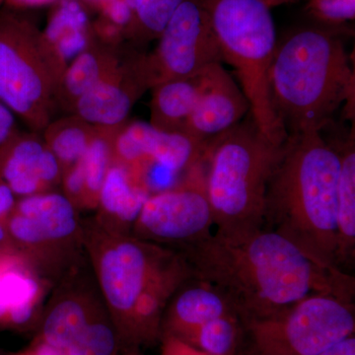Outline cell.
I'll use <instances>...</instances> for the list:
<instances>
[{
	"mask_svg": "<svg viewBox=\"0 0 355 355\" xmlns=\"http://www.w3.org/2000/svg\"><path fill=\"white\" fill-rule=\"evenodd\" d=\"M220 48L223 62L232 65L250 114L261 132L277 144L287 139L270 101V77L277 33L263 0H202Z\"/></svg>",
	"mask_w": 355,
	"mask_h": 355,
	"instance_id": "obj_6",
	"label": "cell"
},
{
	"mask_svg": "<svg viewBox=\"0 0 355 355\" xmlns=\"http://www.w3.org/2000/svg\"><path fill=\"white\" fill-rule=\"evenodd\" d=\"M340 157L323 133L287 137L266 189L263 228L293 243L322 268L336 266Z\"/></svg>",
	"mask_w": 355,
	"mask_h": 355,
	"instance_id": "obj_3",
	"label": "cell"
},
{
	"mask_svg": "<svg viewBox=\"0 0 355 355\" xmlns=\"http://www.w3.org/2000/svg\"><path fill=\"white\" fill-rule=\"evenodd\" d=\"M53 284L17 253L0 261V331H36Z\"/></svg>",
	"mask_w": 355,
	"mask_h": 355,
	"instance_id": "obj_16",
	"label": "cell"
},
{
	"mask_svg": "<svg viewBox=\"0 0 355 355\" xmlns=\"http://www.w3.org/2000/svg\"><path fill=\"white\" fill-rule=\"evenodd\" d=\"M214 226L200 156L174 186L147 198L132 235L178 250L209 237Z\"/></svg>",
	"mask_w": 355,
	"mask_h": 355,
	"instance_id": "obj_10",
	"label": "cell"
},
{
	"mask_svg": "<svg viewBox=\"0 0 355 355\" xmlns=\"http://www.w3.org/2000/svg\"><path fill=\"white\" fill-rule=\"evenodd\" d=\"M299 0H287V3H295V2H298Z\"/></svg>",
	"mask_w": 355,
	"mask_h": 355,
	"instance_id": "obj_40",
	"label": "cell"
},
{
	"mask_svg": "<svg viewBox=\"0 0 355 355\" xmlns=\"http://www.w3.org/2000/svg\"><path fill=\"white\" fill-rule=\"evenodd\" d=\"M28 10H0V101L34 132L55 113L57 80L44 53L42 29Z\"/></svg>",
	"mask_w": 355,
	"mask_h": 355,
	"instance_id": "obj_7",
	"label": "cell"
},
{
	"mask_svg": "<svg viewBox=\"0 0 355 355\" xmlns=\"http://www.w3.org/2000/svg\"><path fill=\"white\" fill-rule=\"evenodd\" d=\"M62 171L43 137L15 130L0 146V180L17 198L55 191Z\"/></svg>",
	"mask_w": 355,
	"mask_h": 355,
	"instance_id": "obj_15",
	"label": "cell"
},
{
	"mask_svg": "<svg viewBox=\"0 0 355 355\" xmlns=\"http://www.w3.org/2000/svg\"><path fill=\"white\" fill-rule=\"evenodd\" d=\"M263 1L266 2V6L270 7V8L287 4V0H263Z\"/></svg>",
	"mask_w": 355,
	"mask_h": 355,
	"instance_id": "obj_36",
	"label": "cell"
},
{
	"mask_svg": "<svg viewBox=\"0 0 355 355\" xmlns=\"http://www.w3.org/2000/svg\"><path fill=\"white\" fill-rule=\"evenodd\" d=\"M15 114L0 101V146L15 132Z\"/></svg>",
	"mask_w": 355,
	"mask_h": 355,
	"instance_id": "obj_31",
	"label": "cell"
},
{
	"mask_svg": "<svg viewBox=\"0 0 355 355\" xmlns=\"http://www.w3.org/2000/svg\"><path fill=\"white\" fill-rule=\"evenodd\" d=\"M284 146L266 137L250 113L205 141L202 160L216 231L263 227L266 189Z\"/></svg>",
	"mask_w": 355,
	"mask_h": 355,
	"instance_id": "obj_5",
	"label": "cell"
},
{
	"mask_svg": "<svg viewBox=\"0 0 355 355\" xmlns=\"http://www.w3.org/2000/svg\"><path fill=\"white\" fill-rule=\"evenodd\" d=\"M340 157L336 193V266L343 272L355 263V140L354 130L345 137L329 139ZM349 273V272H347Z\"/></svg>",
	"mask_w": 355,
	"mask_h": 355,
	"instance_id": "obj_22",
	"label": "cell"
},
{
	"mask_svg": "<svg viewBox=\"0 0 355 355\" xmlns=\"http://www.w3.org/2000/svg\"><path fill=\"white\" fill-rule=\"evenodd\" d=\"M107 313L109 311L85 257L53 286L34 338L64 352Z\"/></svg>",
	"mask_w": 355,
	"mask_h": 355,
	"instance_id": "obj_12",
	"label": "cell"
},
{
	"mask_svg": "<svg viewBox=\"0 0 355 355\" xmlns=\"http://www.w3.org/2000/svg\"><path fill=\"white\" fill-rule=\"evenodd\" d=\"M99 128L71 114L51 120L44 128L43 139L64 173L81 160Z\"/></svg>",
	"mask_w": 355,
	"mask_h": 355,
	"instance_id": "obj_24",
	"label": "cell"
},
{
	"mask_svg": "<svg viewBox=\"0 0 355 355\" xmlns=\"http://www.w3.org/2000/svg\"><path fill=\"white\" fill-rule=\"evenodd\" d=\"M227 315L239 313L225 292L193 277L170 299L163 314L161 333L184 342L202 324Z\"/></svg>",
	"mask_w": 355,
	"mask_h": 355,
	"instance_id": "obj_18",
	"label": "cell"
},
{
	"mask_svg": "<svg viewBox=\"0 0 355 355\" xmlns=\"http://www.w3.org/2000/svg\"><path fill=\"white\" fill-rule=\"evenodd\" d=\"M79 1L89 13L92 12L97 15L108 7L118 6V4H127L132 6L133 9V0H79Z\"/></svg>",
	"mask_w": 355,
	"mask_h": 355,
	"instance_id": "obj_33",
	"label": "cell"
},
{
	"mask_svg": "<svg viewBox=\"0 0 355 355\" xmlns=\"http://www.w3.org/2000/svg\"><path fill=\"white\" fill-rule=\"evenodd\" d=\"M80 211L57 191L17 198L8 220L11 247L55 286L85 258Z\"/></svg>",
	"mask_w": 355,
	"mask_h": 355,
	"instance_id": "obj_8",
	"label": "cell"
},
{
	"mask_svg": "<svg viewBox=\"0 0 355 355\" xmlns=\"http://www.w3.org/2000/svg\"><path fill=\"white\" fill-rule=\"evenodd\" d=\"M155 50L144 53L149 88L200 73L223 58L202 0H184L165 26Z\"/></svg>",
	"mask_w": 355,
	"mask_h": 355,
	"instance_id": "obj_11",
	"label": "cell"
},
{
	"mask_svg": "<svg viewBox=\"0 0 355 355\" xmlns=\"http://www.w3.org/2000/svg\"><path fill=\"white\" fill-rule=\"evenodd\" d=\"M6 355H64L58 349H53L51 345L42 342L38 338H34L32 342L25 347L24 349L17 352H9Z\"/></svg>",
	"mask_w": 355,
	"mask_h": 355,
	"instance_id": "obj_32",
	"label": "cell"
},
{
	"mask_svg": "<svg viewBox=\"0 0 355 355\" xmlns=\"http://www.w3.org/2000/svg\"><path fill=\"white\" fill-rule=\"evenodd\" d=\"M306 12L324 27L343 28L355 18V0H308Z\"/></svg>",
	"mask_w": 355,
	"mask_h": 355,
	"instance_id": "obj_28",
	"label": "cell"
},
{
	"mask_svg": "<svg viewBox=\"0 0 355 355\" xmlns=\"http://www.w3.org/2000/svg\"><path fill=\"white\" fill-rule=\"evenodd\" d=\"M343 28H301L277 43L270 65L273 112L287 137L323 132L343 105L354 116V70Z\"/></svg>",
	"mask_w": 355,
	"mask_h": 355,
	"instance_id": "obj_4",
	"label": "cell"
},
{
	"mask_svg": "<svg viewBox=\"0 0 355 355\" xmlns=\"http://www.w3.org/2000/svg\"><path fill=\"white\" fill-rule=\"evenodd\" d=\"M84 251L120 336L123 350L160 343L170 299L193 277L183 254L172 248L112 234L83 221Z\"/></svg>",
	"mask_w": 355,
	"mask_h": 355,
	"instance_id": "obj_2",
	"label": "cell"
},
{
	"mask_svg": "<svg viewBox=\"0 0 355 355\" xmlns=\"http://www.w3.org/2000/svg\"><path fill=\"white\" fill-rule=\"evenodd\" d=\"M249 113L250 103L242 89L222 64H214L209 67L205 87L182 133L205 142L234 127Z\"/></svg>",
	"mask_w": 355,
	"mask_h": 355,
	"instance_id": "obj_17",
	"label": "cell"
},
{
	"mask_svg": "<svg viewBox=\"0 0 355 355\" xmlns=\"http://www.w3.org/2000/svg\"><path fill=\"white\" fill-rule=\"evenodd\" d=\"M203 144L182 132H163L149 123L125 121L112 139V162L139 177L146 168L158 165L179 175L202 156Z\"/></svg>",
	"mask_w": 355,
	"mask_h": 355,
	"instance_id": "obj_13",
	"label": "cell"
},
{
	"mask_svg": "<svg viewBox=\"0 0 355 355\" xmlns=\"http://www.w3.org/2000/svg\"><path fill=\"white\" fill-rule=\"evenodd\" d=\"M102 43L97 38L65 69L55 90V106L73 114L77 100L113 73L128 49Z\"/></svg>",
	"mask_w": 355,
	"mask_h": 355,
	"instance_id": "obj_21",
	"label": "cell"
},
{
	"mask_svg": "<svg viewBox=\"0 0 355 355\" xmlns=\"http://www.w3.org/2000/svg\"><path fill=\"white\" fill-rule=\"evenodd\" d=\"M150 193L125 166L112 162L91 220L112 234L132 235L135 222Z\"/></svg>",
	"mask_w": 355,
	"mask_h": 355,
	"instance_id": "obj_20",
	"label": "cell"
},
{
	"mask_svg": "<svg viewBox=\"0 0 355 355\" xmlns=\"http://www.w3.org/2000/svg\"><path fill=\"white\" fill-rule=\"evenodd\" d=\"M0 355H6V354H4V352H2V350H0Z\"/></svg>",
	"mask_w": 355,
	"mask_h": 355,
	"instance_id": "obj_41",
	"label": "cell"
},
{
	"mask_svg": "<svg viewBox=\"0 0 355 355\" xmlns=\"http://www.w3.org/2000/svg\"><path fill=\"white\" fill-rule=\"evenodd\" d=\"M6 0H0V10L3 8V6H6Z\"/></svg>",
	"mask_w": 355,
	"mask_h": 355,
	"instance_id": "obj_39",
	"label": "cell"
},
{
	"mask_svg": "<svg viewBox=\"0 0 355 355\" xmlns=\"http://www.w3.org/2000/svg\"><path fill=\"white\" fill-rule=\"evenodd\" d=\"M58 0H6V6L20 10H29L37 7L53 6Z\"/></svg>",
	"mask_w": 355,
	"mask_h": 355,
	"instance_id": "obj_35",
	"label": "cell"
},
{
	"mask_svg": "<svg viewBox=\"0 0 355 355\" xmlns=\"http://www.w3.org/2000/svg\"><path fill=\"white\" fill-rule=\"evenodd\" d=\"M242 321L245 355H318L354 335V303L316 294L273 316Z\"/></svg>",
	"mask_w": 355,
	"mask_h": 355,
	"instance_id": "obj_9",
	"label": "cell"
},
{
	"mask_svg": "<svg viewBox=\"0 0 355 355\" xmlns=\"http://www.w3.org/2000/svg\"><path fill=\"white\" fill-rule=\"evenodd\" d=\"M120 355H140L137 350H123Z\"/></svg>",
	"mask_w": 355,
	"mask_h": 355,
	"instance_id": "obj_38",
	"label": "cell"
},
{
	"mask_svg": "<svg viewBox=\"0 0 355 355\" xmlns=\"http://www.w3.org/2000/svg\"><path fill=\"white\" fill-rule=\"evenodd\" d=\"M184 0H133V21L127 41L140 46L157 40Z\"/></svg>",
	"mask_w": 355,
	"mask_h": 355,
	"instance_id": "obj_27",
	"label": "cell"
},
{
	"mask_svg": "<svg viewBox=\"0 0 355 355\" xmlns=\"http://www.w3.org/2000/svg\"><path fill=\"white\" fill-rule=\"evenodd\" d=\"M17 198L10 189L0 180V248L14 252L8 235V220Z\"/></svg>",
	"mask_w": 355,
	"mask_h": 355,
	"instance_id": "obj_29",
	"label": "cell"
},
{
	"mask_svg": "<svg viewBox=\"0 0 355 355\" xmlns=\"http://www.w3.org/2000/svg\"><path fill=\"white\" fill-rule=\"evenodd\" d=\"M318 355H355L354 335L347 336Z\"/></svg>",
	"mask_w": 355,
	"mask_h": 355,
	"instance_id": "obj_34",
	"label": "cell"
},
{
	"mask_svg": "<svg viewBox=\"0 0 355 355\" xmlns=\"http://www.w3.org/2000/svg\"><path fill=\"white\" fill-rule=\"evenodd\" d=\"M118 128H99V132L91 141L81 158L84 188V210H96L100 191L112 164V139Z\"/></svg>",
	"mask_w": 355,
	"mask_h": 355,
	"instance_id": "obj_25",
	"label": "cell"
},
{
	"mask_svg": "<svg viewBox=\"0 0 355 355\" xmlns=\"http://www.w3.org/2000/svg\"><path fill=\"white\" fill-rule=\"evenodd\" d=\"M160 343V355H209L169 335L161 336Z\"/></svg>",
	"mask_w": 355,
	"mask_h": 355,
	"instance_id": "obj_30",
	"label": "cell"
},
{
	"mask_svg": "<svg viewBox=\"0 0 355 355\" xmlns=\"http://www.w3.org/2000/svg\"><path fill=\"white\" fill-rule=\"evenodd\" d=\"M209 67L195 76L165 81L151 88L149 123L163 132H183L207 84Z\"/></svg>",
	"mask_w": 355,
	"mask_h": 355,
	"instance_id": "obj_23",
	"label": "cell"
},
{
	"mask_svg": "<svg viewBox=\"0 0 355 355\" xmlns=\"http://www.w3.org/2000/svg\"><path fill=\"white\" fill-rule=\"evenodd\" d=\"M9 253H15V252L7 251V250L0 248V261H1L2 259H3L4 257H6V254Z\"/></svg>",
	"mask_w": 355,
	"mask_h": 355,
	"instance_id": "obj_37",
	"label": "cell"
},
{
	"mask_svg": "<svg viewBox=\"0 0 355 355\" xmlns=\"http://www.w3.org/2000/svg\"><path fill=\"white\" fill-rule=\"evenodd\" d=\"M177 251L193 277L225 292L242 320L273 316L316 294L354 300L352 275L322 268L270 229L216 231Z\"/></svg>",
	"mask_w": 355,
	"mask_h": 355,
	"instance_id": "obj_1",
	"label": "cell"
},
{
	"mask_svg": "<svg viewBox=\"0 0 355 355\" xmlns=\"http://www.w3.org/2000/svg\"><path fill=\"white\" fill-rule=\"evenodd\" d=\"M147 89L144 53L128 49L118 69L77 100L73 114L96 128H119Z\"/></svg>",
	"mask_w": 355,
	"mask_h": 355,
	"instance_id": "obj_14",
	"label": "cell"
},
{
	"mask_svg": "<svg viewBox=\"0 0 355 355\" xmlns=\"http://www.w3.org/2000/svg\"><path fill=\"white\" fill-rule=\"evenodd\" d=\"M244 340V324L239 315H227L202 324L184 340L209 355H238Z\"/></svg>",
	"mask_w": 355,
	"mask_h": 355,
	"instance_id": "obj_26",
	"label": "cell"
},
{
	"mask_svg": "<svg viewBox=\"0 0 355 355\" xmlns=\"http://www.w3.org/2000/svg\"><path fill=\"white\" fill-rule=\"evenodd\" d=\"M94 38L92 21L79 0H58L53 4L46 27L42 29V41L57 86L70 62Z\"/></svg>",
	"mask_w": 355,
	"mask_h": 355,
	"instance_id": "obj_19",
	"label": "cell"
}]
</instances>
